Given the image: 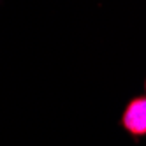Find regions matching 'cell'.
<instances>
[{"instance_id": "obj_1", "label": "cell", "mask_w": 146, "mask_h": 146, "mask_svg": "<svg viewBox=\"0 0 146 146\" xmlns=\"http://www.w3.org/2000/svg\"><path fill=\"white\" fill-rule=\"evenodd\" d=\"M121 123L125 130L134 135L146 134V97H137L127 104Z\"/></svg>"}]
</instances>
